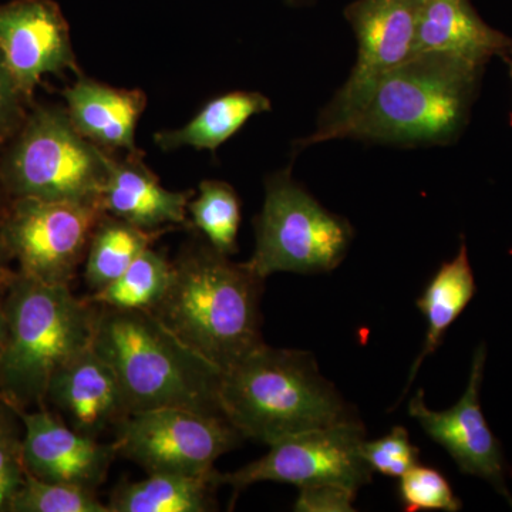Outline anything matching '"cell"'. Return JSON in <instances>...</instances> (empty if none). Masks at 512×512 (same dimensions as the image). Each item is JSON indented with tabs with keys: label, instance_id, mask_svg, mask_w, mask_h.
Returning a JSON list of instances; mask_svg holds the SVG:
<instances>
[{
	"label": "cell",
	"instance_id": "1",
	"mask_svg": "<svg viewBox=\"0 0 512 512\" xmlns=\"http://www.w3.org/2000/svg\"><path fill=\"white\" fill-rule=\"evenodd\" d=\"M264 282L207 241L192 242L173 261V279L154 315L221 372L262 339Z\"/></svg>",
	"mask_w": 512,
	"mask_h": 512
},
{
	"label": "cell",
	"instance_id": "2",
	"mask_svg": "<svg viewBox=\"0 0 512 512\" xmlns=\"http://www.w3.org/2000/svg\"><path fill=\"white\" fill-rule=\"evenodd\" d=\"M483 67L421 53L380 77L365 103L329 134L392 146H446L470 119Z\"/></svg>",
	"mask_w": 512,
	"mask_h": 512
},
{
	"label": "cell",
	"instance_id": "3",
	"mask_svg": "<svg viewBox=\"0 0 512 512\" xmlns=\"http://www.w3.org/2000/svg\"><path fill=\"white\" fill-rule=\"evenodd\" d=\"M222 413L245 439L266 446L359 416L320 373L311 352L261 343L221 373Z\"/></svg>",
	"mask_w": 512,
	"mask_h": 512
},
{
	"label": "cell",
	"instance_id": "4",
	"mask_svg": "<svg viewBox=\"0 0 512 512\" xmlns=\"http://www.w3.org/2000/svg\"><path fill=\"white\" fill-rule=\"evenodd\" d=\"M92 348L116 375L128 414L184 407L221 414V370L151 311L99 305Z\"/></svg>",
	"mask_w": 512,
	"mask_h": 512
},
{
	"label": "cell",
	"instance_id": "5",
	"mask_svg": "<svg viewBox=\"0 0 512 512\" xmlns=\"http://www.w3.org/2000/svg\"><path fill=\"white\" fill-rule=\"evenodd\" d=\"M3 305L8 338L0 355V397L20 409L43 407L57 370L92 346L99 305L77 298L70 286L12 269Z\"/></svg>",
	"mask_w": 512,
	"mask_h": 512
},
{
	"label": "cell",
	"instance_id": "6",
	"mask_svg": "<svg viewBox=\"0 0 512 512\" xmlns=\"http://www.w3.org/2000/svg\"><path fill=\"white\" fill-rule=\"evenodd\" d=\"M113 156L84 138L66 107L35 106L0 157V181L10 198L94 202Z\"/></svg>",
	"mask_w": 512,
	"mask_h": 512
},
{
	"label": "cell",
	"instance_id": "7",
	"mask_svg": "<svg viewBox=\"0 0 512 512\" xmlns=\"http://www.w3.org/2000/svg\"><path fill=\"white\" fill-rule=\"evenodd\" d=\"M355 229L293 180L291 168L269 175L255 218V251L245 262L262 279L278 272H332L348 255Z\"/></svg>",
	"mask_w": 512,
	"mask_h": 512
},
{
	"label": "cell",
	"instance_id": "8",
	"mask_svg": "<svg viewBox=\"0 0 512 512\" xmlns=\"http://www.w3.org/2000/svg\"><path fill=\"white\" fill-rule=\"evenodd\" d=\"M104 214L94 202L10 198L0 214V241L20 274L70 286Z\"/></svg>",
	"mask_w": 512,
	"mask_h": 512
},
{
	"label": "cell",
	"instance_id": "9",
	"mask_svg": "<svg viewBox=\"0 0 512 512\" xmlns=\"http://www.w3.org/2000/svg\"><path fill=\"white\" fill-rule=\"evenodd\" d=\"M117 457L148 474L202 476L244 437L221 414L161 407L127 414L114 429Z\"/></svg>",
	"mask_w": 512,
	"mask_h": 512
},
{
	"label": "cell",
	"instance_id": "10",
	"mask_svg": "<svg viewBox=\"0 0 512 512\" xmlns=\"http://www.w3.org/2000/svg\"><path fill=\"white\" fill-rule=\"evenodd\" d=\"M421 0H355L345 19L355 33L357 60L349 79L322 110L311 136L296 143L299 150L325 143L365 103L380 77L416 56V26Z\"/></svg>",
	"mask_w": 512,
	"mask_h": 512
},
{
	"label": "cell",
	"instance_id": "11",
	"mask_svg": "<svg viewBox=\"0 0 512 512\" xmlns=\"http://www.w3.org/2000/svg\"><path fill=\"white\" fill-rule=\"evenodd\" d=\"M365 440L366 427L360 419L306 431L276 441L264 457L237 471H218V483L234 490V501L249 485L266 481L298 488L338 484L359 493L363 485L370 484L373 474L360 453Z\"/></svg>",
	"mask_w": 512,
	"mask_h": 512
},
{
	"label": "cell",
	"instance_id": "12",
	"mask_svg": "<svg viewBox=\"0 0 512 512\" xmlns=\"http://www.w3.org/2000/svg\"><path fill=\"white\" fill-rule=\"evenodd\" d=\"M487 349L477 348L466 392L453 407L436 412L429 409L420 390L410 400L409 413L421 429L453 457L461 473L488 481L512 507V495L505 483V463L500 441L485 420L480 404Z\"/></svg>",
	"mask_w": 512,
	"mask_h": 512
},
{
	"label": "cell",
	"instance_id": "13",
	"mask_svg": "<svg viewBox=\"0 0 512 512\" xmlns=\"http://www.w3.org/2000/svg\"><path fill=\"white\" fill-rule=\"evenodd\" d=\"M0 56L29 104L46 74H82L69 23L53 0L0 3Z\"/></svg>",
	"mask_w": 512,
	"mask_h": 512
},
{
	"label": "cell",
	"instance_id": "14",
	"mask_svg": "<svg viewBox=\"0 0 512 512\" xmlns=\"http://www.w3.org/2000/svg\"><path fill=\"white\" fill-rule=\"evenodd\" d=\"M15 410L23 424V463L29 474L50 483L99 490L117 457L113 443L77 433L45 407Z\"/></svg>",
	"mask_w": 512,
	"mask_h": 512
},
{
	"label": "cell",
	"instance_id": "15",
	"mask_svg": "<svg viewBox=\"0 0 512 512\" xmlns=\"http://www.w3.org/2000/svg\"><path fill=\"white\" fill-rule=\"evenodd\" d=\"M46 402L53 404L67 426L97 440L128 414L116 375L92 346L57 370Z\"/></svg>",
	"mask_w": 512,
	"mask_h": 512
},
{
	"label": "cell",
	"instance_id": "16",
	"mask_svg": "<svg viewBox=\"0 0 512 512\" xmlns=\"http://www.w3.org/2000/svg\"><path fill=\"white\" fill-rule=\"evenodd\" d=\"M416 55L436 53L483 67L493 57H512V39L481 19L471 0H421Z\"/></svg>",
	"mask_w": 512,
	"mask_h": 512
},
{
	"label": "cell",
	"instance_id": "17",
	"mask_svg": "<svg viewBox=\"0 0 512 512\" xmlns=\"http://www.w3.org/2000/svg\"><path fill=\"white\" fill-rule=\"evenodd\" d=\"M143 156L138 151L123 160L113 157L100 194L101 208L111 217L148 231L187 225L188 204L194 192L167 190L143 163Z\"/></svg>",
	"mask_w": 512,
	"mask_h": 512
},
{
	"label": "cell",
	"instance_id": "18",
	"mask_svg": "<svg viewBox=\"0 0 512 512\" xmlns=\"http://www.w3.org/2000/svg\"><path fill=\"white\" fill-rule=\"evenodd\" d=\"M66 111L76 130L101 150L138 153L137 124L147 107L146 93L117 89L80 74L63 90Z\"/></svg>",
	"mask_w": 512,
	"mask_h": 512
},
{
	"label": "cell",
	"instance_id": "19",
	"mask_svg": "<svg viewBox=\"0 0 512 512\" xmlns=\"http://www.w3.org/2000/svg\"><path fill=\"white\" fill-rule=\"evenodd\" d=\"M218 471L202 476L148 474L124 481L111 491L110 512H208L218 510Z\"/></svg>",
	"mask_w": 512,
	"mask_h": 512
},
{
	"label": "cell",
	"instance_id": "20",
	"mask_svg": "<svg viewBox=\"0 0 512 512\" xmlns=\"http://www.w3.org/2000/svg\"><path fill=\"white\" fill-rule=\"evenodd\" d=\"M476 292V279L468 258L466 242L463 241L457 255L440 266L417 301V308L427 320L426 340L410 369L403 397L409 392L424 360L440 348L448 328L467 308Z\"/></svg>",
	"mask_w": 512,
	"mask_h": 512
},
{
	"label": "cell",
	"instance_id": "21",
	"mask_svg": "<svg viewBox=\"0 0 512 512\" xmlns=\"http://www.w3.org/2000/svg\"><path fill=\"white\" fill-rule=\"evenodd\" d=\"M272 110L268 97L258 92H229L208 101L185 126L158 131L154 143L163 151L181 147L215 153L256 114Z\"/></svg>",
	"mask_w": 512,
	"mask_h": 512
},
{
	"label": "cell",
	"instance_id": "22",
	"mask_svg": "<svg viewBox=\"0 0 512 512\" xmlns=\"http://www.w3.org/2000/svg\"><path fill=\"white\" fill-rule=\"evenodd\" d=\"M170 229L148 231L104 214L94 229L84 259V281L90 291H100L116 281L138 256L153 247L154 242Z\"/></svg>",
	"mask_w": 512,
	"mask_h": 512
},
{
	"label": "cell",
	"instance_id": "23",
	"mask_svg": "<svg viewBox=\"0 0 512 512\" xmlns=\"http://www.w3.org/2000/svg\"><path fill=\"white\" fill-rule=\"evenodd\" d=\"M171 279L173 261L148 248L116 281L93 292L87 299L107 308L153 311L163 301Z\"/></svg>",
	"mask_w": 512,
	"mask_h": 512
},
{
	"label": "cell",
	"instance_id": "24",
	"mask_svg": "<svg viewBox=\"0 0 512 512\" xmlns=\"http://www.w3.org/2000/svg\"><path fill=\"white\" fill-rule=\"evenodd\" d=\"M188 212L192 224L212 248L227 256L238 251L241 200L231 185L218 180L202 181L197 197L188 204Z\"/></svg>",
	"mask_w": 512,
	"mask_h": 512
},
{
	"label": "cell",
	"instance_id": "25",
	"mask_svg": "<svg viewBox=\"0 0 512 512\" xmlns=\"http://www.w3.org/2000/svg\"><path fill=\"white\" fill-rule=\"evenodd\" d=\"M9 512H110L97 491L79 485L50 483L26 474Z\"/></svg>",
	"mask_w": 512,
	"mask_h": 512
},
{
	"label": "cell",
	"instance_id": "26",
	"mask_svg": "<svg viewBox=\"0 0 512 512\" xmlns=\"http://www.w3.org/2000/svg\"><path fill=\"white\" fill-rule=\"evenodd\" d=\"M399 495L407 512H457L463 508L447 478L436 468L420 464L400 477Z\"/></svg>",
	"mask_w": 512,
	"mask_h": 512
},
{
	"label": "cell",
	"instance_id": "27",
	"mask_svg": "<svg viewBox=\"0 0 512 512\" xmlns=\"http://www.w3.org/2000/svg\"><path fill=\"white\" fill-rule=\"evenodd\" d=\"M26 474L22 421L15 407L0 397V512H9Z\"/></svg>",
	"mask_w": 512,
	"mask_h": 512
},
{
	"label": "cell",
	"instance_id": "28",
	"mask_svg": "<svg viewBox=\"0 0 512 512\" xmlns=\"http://www.w3.org/2000/svg\"><path fill=\"white\" fill-rule=\"evenodd\" d=\"M373 473L382 476L400 478L410 468L419 464V448L413 446L409 431L396 426L387 436L377 440H365L360 448Z\"/></svg>",
	"mask_w": 512,
	"mask_h": 512
},
{
	"label": "cell",
	"instance_id": "29",
	"mask_svg": "<svg viewBox=\"0 0 512 512\" xmlns=\"http://www.w3.org/2000/svg\"><path fill=\"white\" fill-rule=\"evenodd\" d=\"M26 104L28 101L0 56V147L6 146L22 127L28 116Z\"/></svg>",
	"mask_w": 512,
	"mask_h": 512
},
{
	"label": "cell",
	"instance_id": "30",
	"mask_svg": "<svg viewBox=\"0 0 512 512\" xmlns=\"http://www.w3.org/2000/svg\"><path fill=\"white\" fill-rule=\"evenodd\" d=\"M357 493L338 484H316L299 488L293 510L298 512H352Z\"/></svg>",
	"mask_w": 512,
	"mask_h": 512
},
{
	"label": "cell",
	"instance_id": "31",
	"mask_svg": "<svg viewBox=\"0 0 512 512\" xmlns=\"http://www.w3.org/2000/svg\"><path fill=\"white\" fill-rule=\"evenodd\" d=\"M9 271V268H5L0 271V355H2L3 348H5L6 338H8V319H6L3 298H5L6 282H8Z\"/></svg>",
	"mask_w": 512,
	"mask_h": 512
},
{
	"label": "cell",
	"instance_id": "32",
	"mask_svg": "<svg viewBox=\"0 0 512 512\" xmlns=\"http://www.w3.org/2000/svg\"><path fill=\"white\" fill-rule=\"evenodd\" d=\"M10 261H12V259H10L6 248L3 247L2 241H0V271H2V269L8 268Z\"/></svg>",
	"mask_w": 512,
	"mask_h": 512
},
{
	"label": "cell",
	"instance_id": "33",
	"mask_svg": "<svg viewBox=\"0 0 512 512\" xmlns=\"http://www.w3.org/2000/svg\"><path fill=\"white\" fill-rule=\"evenodd\" d=\"M9 197L6 194L5 188H3L2 181H0V214L5 210L6 205H8Z\"/></svg>",
	"mask_w": 512,
	"mask_h": 512
},
{
	"label": "cell",
	"instance_id": "34",
	"mask_svg": "<svg viewBox=\"0 0 512 512\" xmlns=\"http://www.w3.org/2000/svg\"><path fill=\"white\" fill-rule=\"evenodd\" d=\"M286 2L292 3L295 6L311 5L315 0H286Z\"/></svg>",
	"mask_w": 512,
	"mask_h": 512
},
{
	"label": "cell",
	"instance_id": "35",
	"mask_svg": "<svg viewBox=\"0 0 512 512\" xmlns=\"http://www.w3.org/2000/svg\"><path fill=\"white\" fill-rule=\"evenodd\" d=\"M508 63H510V73H511V79H512V57L510 60H508Z\"/></svg>",
	"mask_w": 512,
	"mask_h": 512
}]
</instances>
